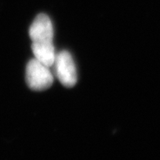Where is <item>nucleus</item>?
<instances>
[{
  "instance_id": "obj_2",
  "label": "nucleus",
  "mask_w": 160,
  "mask_h": 160,
  "mask_svg": "<svg viewBox=\"0 0 160 160\" xmlns=\"http://www.w3.org/2000/svg\"><path fill=\"white\" fill-rule=\"evenodd\" d=\"M52 66L54 67L55 76L62 85L66 87H72L77 84V68L69 52L62 51L56 53Z\"/></svg>"
},
{
  "instance_id": "obj_1",
  "label": "nucleus",
  "mask_w": 160,
  "mask_h": 160,
  "mask_svg": "<svg viewBox=\"0 0 160 160\" xmlns=\"http://www.w3.org/2000/svg\"><path fill=\"white\" fill-rule=\"evenodd\" d=\"M26 82L30 89L43 91L52 85L53 75L50 67L33 59L29 61L26 67Z\"/></svg>"
},
{
  "instance_id": "obj_3",
  "label": "nucleus",
  "mask_w": 160,
  "mask_h": 160,
  "mask_svg": "<svg viewBox=\"0 0 160 160\" xmlns=\"http://www.w3.org/2000/svg\"><path fill=\"white\" fill-rule=\"evenodd\" d=\"M29 37L35 45H51L53 39V27L46 13H39L29 28Z\"/></svg>"
},
{
  "instance_id": "obj_4",
  "label": "nucleus",
  "mask_w": 160,
  "mask_h": 160,
  "mask_svg": "<svg viewBox=\"0 0 160 160\" xmlns=\"http://www.w3.org/2000/svg\"><path fill=\"white\" fill-rule=\"evenodd\" d=\"M35 59L48 67H52L55 59V49L53 44L51 45H31Z\"/></svg>"
}]
</instances>
